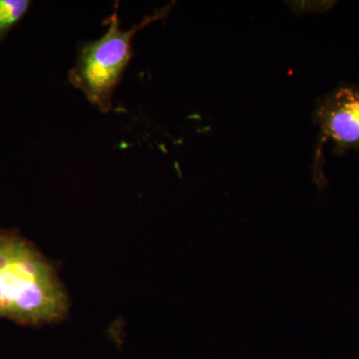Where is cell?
Masks as SVG:
<instances>
[{"label":"cell","instance_id":"6da1fadb","mask_svg":"<svg viewBox=\"0 0 359 359\" xmlns=\"http://www.w3.org/2000/svg\"><path fill=\"white\" fill-rule=\"evenodd\" d=\"M69 299L55 269L15 231H0V318L39 327L60 323Z\"/></svg>","mask_w":359,"mask_h":359},{"label":"cell","instance_id":"7a4b0ae2","mask_svg":"<svg viewBox=\"0 0 359 359\" xmlns=\"http://www.w3.org/2000/svg\"><path fill=\"white\" fill-rule=\"evenodd\" d=\"M160 15L151 16L131 29L123 30L115 11L104 22L108 25L105 34L80 47L76 63L69 72L70 83L83 92L89 102L101 112H108L112 108L114 90L133 56L135 35Z\"/></svg>","mask_w":359,"mask_h":359},{"label":"cell","instance_id":"3957f363","mask_svg":"<svg viewBox=\"0 0 359 359\" xmlns=\"http://www.w3.org/2000/svg\"><path fill=\"white\" fill-rule=\"evenodd\" d=\"M314 124L321 141H332L334 153L359 150V86L340 85L316 103Z\"/></svg>","mask_w":359,"mask_h":359},{"label":"cell","instance_id":"277c9868","mask_svg":"<svg viewBox=\"0 0 359 359\" xmlns=\"http://www.w3.org/2000/svg\"><path fill=\"white\" fill-rule=\"evenodd\" d=\"M32 4L28 0H0V43L25 18Z\"/></svg>","mask_w":359,"mask_h":359}]
</instances>
